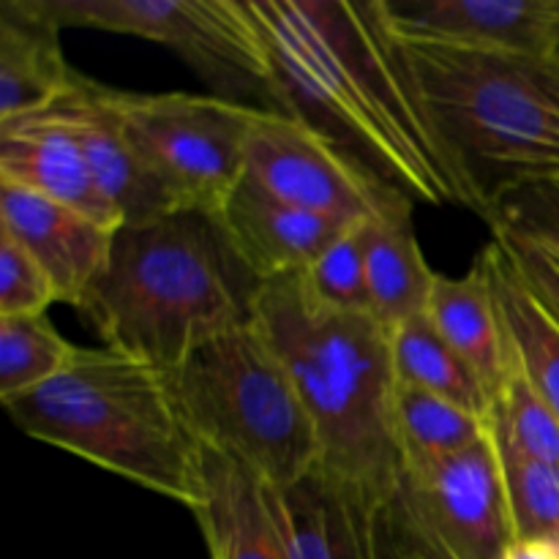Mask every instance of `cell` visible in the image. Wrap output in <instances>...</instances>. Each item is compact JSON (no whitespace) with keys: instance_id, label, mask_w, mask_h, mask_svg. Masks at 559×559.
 <instances>
[{"instance_id":"cell-33","label":"cell","mask_w":559,"mask_h":559,"mask_svg":"<svg viewBox=\"0 0 559 559\" xmlns=\"http://www.w3.org/2000/svg\"><path fill=\"white\" fill-rule=\"evenodd\" d=\"M409 559H415V557H413V555H409Z\"/></svg>"},{"instance_id":"cell-9","label":"cell","mask_w":559,"mask_h":559,"mask_svg":"<svg viewBox=\"0 0 559 559\" xmlns=\"http://www.w3.org/2000/svg\"><path fill=\"white\" fill-rule=\"evenodd\" d=\"M391 511L415 559H502L516 540L491 435L456 456L402 467Z\"/></svg>"},{"instance_id":"cell-15","label":"cell","mask_w":559,"mask_h":559,"mask_svg":"<svg viewBox=\"0 0 559 559\" xmlns=\"http://www.w3.org/2000/svg\"><path fill=\"white\" fill-rule=\"evenodd\" d=\"M0 233L47 271L60 304L74 309L102 273L115 238L112 227L9 180H0Z\"/></svg>"},{"instance_id":"cell-5","label":"cell","mask_w":559,"mask_h":559,"mask_svg":"<svg viewBox=\"0 0 559 559\" xmlns=\"http://www.w3.org/2000/svg\"><path fill=\"white\" fill-rule=\"evenodd\" d=\"M431 118L478 202L559 180V60L402 38Z\"/></svg>"},{"instance_id":"cell-11","label":"cell","mask_w":559,"mask_h":559,"mask_svg":"<svg viewBox=\"0 0 559 559\" xmlns=\"http://www.w3.org/2000/svg\"><path fill=\"white\" fill-rule=\"evenodd\" d=\"M289 559H409L391 502L317 467L289 489H271Z\"/></svg>"},{"instance_id":"cell-25","label":"cell","mask_w":559,"mask_h":559,"mask_svg":"<svg viewBox=\"0 0 559 559\" xmlns=\"http://www.w3.org/2000/svg\"><path fill=\"white\" fill-rule=\"evenodd\" d=\"M489 429L508 445L559 469V415L530 380L516 349L506 380L491 402Z\"/></svg>"},{"instance_id":"cell-22","label":"cell","mask_w":559,"mask_h":559,"mask_svg":"<svg viewBox=\"0 0 559 559\" xmlns=\"http://www.w3.org/2000/svg\"><path fill=\"white\" fill-rule=\"evenodd\" d=\"M391 358L396 382L437 393L480 418H489L491 399L484 382L442 338L426 311L391 328Z\"/></svg>"},{"instance_id":"cell-10","label":"cell","mask_w":559,"mask_h":559,"mask_svg":"<svg viewBox=\"0 0 559 559\" xmlns=\"http://www.w3.org/2000/svg\"><path fill=\"white\" fill-rule=\"evenodd\" d=\"M246 175L276 200L342 224L380 222L415 205L342 145L273 109H254Z\"/></svg>"},{"instance_id":"cell-1","label":"cell","mask_w":559,"mask_h":559,"mask_svg":"<svg viewBox=\"0 0 559 559\" xmlns=\"http://www.w3.org/2000/svg\"><path fill=\"white\" fill-rule=\"evenodd\" d=\"M289 115L426 205L478 213L382 0H249Z\"/></svg>"},{"instance_id":"cell-32","label":"cell","mask_w":559,"mask_h":559,"mask_svg":"<svg viewBox=\"0 0 559 559\" xmlns=\"http://www.w3.org/2000/svg\"><path fill=\"white\" fill-rule=\"evenodd\" d=\"M555 58L559 60V41H557V49H555Z\"/></svg>"},{"instance_id":"cell-18","label":"cell","mask_w":559,"mask_h":559,"mask_svg":"<svg viewBox=\"0 0 559 559\" xmlns=\"http://www.w3.org/2000/svg\"><path fill=\"white\" fill-rule=\"evenodd\" d=\"M60 27L38 14L31 0L0 5V120L20 118L60 102L74 87Z\"/></svg>"},{"instance_id":"cell-20","label":"cell","mask_w":559,"mask_h":559,"mask_svg":"<svg viewBox=\"0 0 559 559\" xmlns=\"http://www.w3.org/2000/svg\"><path fill=\"white\" fill-rule=\"evenodd\" d=\"M413 207L366 224V273L371 314L391 331L429 306L437 273L420 251Z\"/></svg>"},{"instance_id":"cell-8","label":"cell","mask_w":559,"mask_h":559,"mask_svg":"<svg viewBox=\"0 0 559 559\" xmlns=\"http://www.w3.org/2000/svg\"><path fill=\"white\" fill-rule=\"evenodd\" d=\"M131 140L178 211L218 213L246 175L257 107L194 93H123Z\"/></svg>"},{"instance_id":"cell-3","label":"cell","mask_w":559,"mask_h":559,"mask_svg":"<svg viewBox=\"0 0 559 559\" xmlns=\"http://www.w3.org/2000/svg\"><path fill=\"white\" fill-rule=\"evenodd\" d=\"M257 325L287 366L320 440V469L391 502L402 478L391 331L369 311L331 309L300 273L262 282Z\"/></svg>"},{"instance_id":"cell-14","label":"cell","mask_w":559,"mask_h":559,"mask_svg":"<svg viewBox=\"0 0 559 559\" xmlns=\"http://www.w3.org/2000/svg\"><path fill=\"white\" fill-rule=\"evenodd\" d=\"M60 104L91 162L98 189L120 213V222L142 224L178 211L131 140L118 107V91L80 74Z\"/></svg>"},{"instance_id":"cell-17","label":"cell","mask_w":559,"mask_h":559,"mask_svg":"<svg viewBox=\"0 0 559 559\" xmlns=\"http://www.w3.org/2000/svg\"><path fill=\"white\" fill-rule=\"evenodd\" d=\"M211 559H289L271 486L205 448V495L194 508Z\"/></svg>"},{"instance_id":"cell-7","label":"cell","mask_w":559,"mask_h":559,"mask_svg":"<svg viewBox=\"0 0 559 559\" xmlns=\"http://www.w3.org/2000/svg\"><path fill=\"white\" fill-rule=\"evenodd\" d=\"M58 27H96L173 49L224 102L273 109L271 60L249 0H31Z\"/></svg>"},{"instance_id":"cell-4","label":"cell","mask_w":559,"mask_h":559,"mask_svg":"<svg viewBox=\"0 0 559 559\" xmlns=\"http://www.w3.org/2000/svg\"><path fill=\"white\" fill-rule=\"evenodd\" d=\"M27 437L85 459L194 511L205 495V448L162 369L115 349H76L69 369L3 404Z\"/></svg>"},{"instance_id":"cell-23","label":"cell","mask_w":559,"mask_h":559,"mask_svg":"<svg viewBox=\"0 0 559 559\" xmlns=\"http://www.w3.org/2000/svg\"><path fill=\"white\" fill-rule=\"evenodd\" d=\"M393 435L402 467L456 456L489 435V418L469 413L437 393L396 382Z\"/></svg>"},{"instance_id":"cell-30","label":"cell","mask_w":559,"mask_h":559,"mask_svg":"<svg viewBox=\"0 0 559 559\" xmlns=\"http://www.w3.org/2000/svg\"><path fill=\"white\" fill-rule=\"evenodd\" d=\"M511 260L513 271L522 278L527 293L538 300L540 309L555 320L559 328V251L516 235L491 233Z\"/></svg>"},{"instance_id":"cell-16","label":"cell","mask_w":559,"mask_h":559,"mask_svg":"<svg viewBox=\"0 0 559 559\" xmlns=\"http://www.w3.org/2000/svg\"><path fill=\"white\" fill-rule=\"evenodd\" d=\"M218 218L238 254L262 282L304 273L349 227L276 200L249 175L235 186Z\"/></svg>"},{"instance_id":"cell-27","label":"cell","mask_w":559,"mask_h":559,"mask_svg":"<svg viewBox=\"0 0 559 559\" xmlns=\"http://www.w3.org/2000/svg\"><path fill=\"white\" fill-rule=\"evenodd\" d=\"M366 224H349L304 273V284L331 309L369 311V273H366Z\"/></svg>"},{"instance_id":"cell-29","label":"cell","mask_w":559,"mask_h":559,"mask_svg":"<svg viewBox=\"0 0 559 559\" xmlns=\"http://www.w3.org/2000/svg\"><path fill=\"white\" fill-rule=\"evenodd\" d=\"M52 304L60 298L47 271L11 235L0 233V317L47 314Z\"/></svg>"},{"instance_id":"cell-19","label":"cell","mask_w":559,"mask_h":559,"mask_svg":"<svg viewBox=\"0 0 559 559\" xmlns=\"http://www.w3.org/2000/svg\"><path fill=\"white\" fill-rule=\"evenodd\" d=\"M426 314L442 338L462 355L464 364L478 374L495 402L513 360V344L502 325L480 254L464 276L453 278L437 273Z\"/></svg>"},{"instance_id":"cell-26","label":"cell","mask_w":559,"mask_h":559,"mask_svg":"<svg viewBox=\"0 0 559 559\" xmlns=\"http://www.w3.org/2000/svg\"><path fill=\"white\" fill-rule=\"evenodd\" d=\"M500 459L513 535L519 538H559V469L527 456L489 429Z\"/></svg>"},{"instance_id":"cell-12","label":"cell","mask_w":559,"mask_h":559,"mask_svg":"<svg viewBox=\"0 0 559 559\" xmlns=\"http://www.w3.org/2000/svg\"><path fill=\"white\" fill-rule=\"evenodd\" d=\"M391 31L489 52L555 55L559 0H382Z\"/></svg>"},{"instance_id":"cell-28","label":"cell","mask_w":559,"mask_h":559,"mask_svg":"<svg viewBox=\"0 0 559 559\" xmlns=\"http://www.w3.org/2000/svg\"><path fill=\"white\" fill-rule=\"evenodd\" d=\"M484 218L491 233L516 235L559 251V180H538L506 191Z\"/></svg>"},{"instance_id":"cell-31","label":"cell","mask_w":559,"mask_h":559,"mask_svg":"<svg viewBox=\"0 0 559 559\" xmlns=\"http://www.w3.org/2000/svg\"><path fill=\"white\" fill-rule=\"evenodd\" d=\"M502 559H559V538H519Z\"/></svg>"},{"instance_id":"cell-6","label":"cell","mask_w":559,"mask_h":559,"mask_svg":"<svg viewBox=\"0 0 559 559\" xmlns=\"http://www.w3.org/2000/svg\"><path fill=\"white\" fill-rule=\"evenodd\" d=\"M164 377L200 445L271 489H289L320 467L309 409L257 320L211 338Z\"/></svg>"},{"instance_id":"cell-13","label":"cell","mask_w":559,"mask_h":559,"mask_svg":"<svg viewBox=\"0 0 559 559\" xmlns=\"http://www.w3.org/2000/svg\"><path fill=\"white\" fill-rule=\"evenodd\" d=\"M0 180L74 207L104 227H123L120 213L98 189L60 102L0 120Z\"/></svg>"},{"instance_id":"cell-2","label":"cell","mask_w":559,"mask_h":559,"mask_svg":"<svg viewBox=\"0 0 559 559\" xmlns=\"http://www.w3.org/2000/svg\"><path fill=\"white\" fill-rule=\"evenodd\" d=\"M260 289L218 213L175 211L115 229L76 311L109 349L167 371L211 338L251 325Z\"/></svg>"},{"instance_id":"cell-24","label":"cell","mask_w":559,"mask_h":559,"mask_svg":"<svg viewBox=\"0 0 559 559\" xmlns=\"http://www.w3.org/2000/svg\"><path fill=\"white\" fill-rule=\"evenodd\" d=\"M76 349L55 331L47 314L0 317V402L27 396L63 374Z\"/></svg>"},{"instance_id":"cell-21","label":"cell","mask_w":559,"mask_h":559,"mask_svg":"<svg viewBox=\"0 0 559 559\" xmlns=\"http://www.w3.org/2000/svg\"><path fill=\"white\" fill-rule=\"evenodd\" d=\"M480 260L489 273L502 325H506L519 360L527 369L535 388L544 393L546 402L559 415V328L540 309L538 300L527 293L497 240H491L480 251Z\"/></svg>"}]
</instances>
